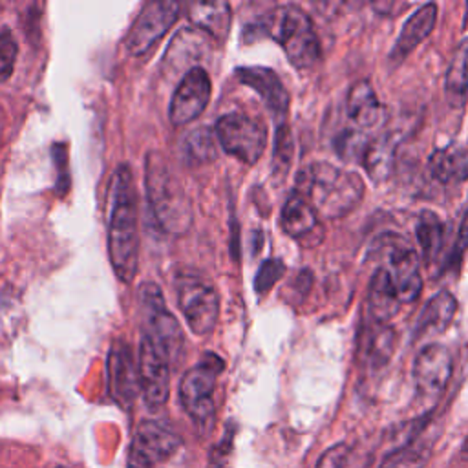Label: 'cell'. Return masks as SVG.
<instances>
[{"mask_svg": "<svg viewBox=\"0 0 468 468\" xmlns=\"http://www.w3.org/2000/svg\"><path fill=\"white\" fill-rule=\"evenodd\" d=\"M18 46L9 29L0 31V82L7 80L13 73Z\"/></svg>", "mask_w": 468, "mask_h": 468, "instance_id": "d6a6232c", "label": "cell"}, {"mask_svg": "<svg viewBox=\"0 0 468 468\" xmlns=\"http://www.w3.org/2000/svg\"><path fill=\"white\" fill-rule=\"evenodd\" d=\"M346 110H347V117L358 128H373L384 117V106L378 101L369 80H356L349 88Z\"/></svg>", "mask_w": 468, "mask_h": 468, "instance_id": "ac0fdd59", "label": "cell"}, {"mask_svg": "<svg viewBox=\"0 0 468 468\" xmlns=\"http://www.w3.org/2000/svg\"><path fill=\"white\" fill-rule=\"evenodd\" d=\"M282 229L294 239H307L314 230H318V214L314 208L300 196L291 194L282 208L280 216Z\"/></svg>", "mask_w": 468, "mask_h": 468, "instance_id": "44dd1931", "label": "cell"}, {"mask_svg": "<svg viewBox=\"0 0 468 468\" xmlns=\"http://www.w3.org/2000/svg\"><path fill=\"white\" fill-rule=\"evenodd\" d=\"M146 197L155 221L165 232L185 234L192 225V205L185 186L157 152L146 157Z\"/></svg>", "mask_w": 468, "mask_h": 468, "instance_id": "3957f363", "label": "cell"}, {"mask_svg": "<svg viewBox=\"0 0 468 468\" xmlns=\"http://www.w3.org/2000/svg\"><path fill=\"white\" fill-rule=\"evenodd\" d=\"M285 274V265L282 260H276V258H271V260H265L258 272H256V278H254V289L258 294H265L282 276Z\"/></svg>", "mask_w": 468, "mask_h": 468, "instance_id": "4dcf8cb0", "label": "cell"}, {"mask_svg": "<svg viewBox=\"0 0 468 468\" xmlns=\"http://www.w3.org/2000/svg\"><path fill=\"white\" fill-rule=\"evenodd\" d=\"M210 93H212V82L207 69L201 66L190 68L183 75V79L179 80L172 95V102L168 110L170 122L174 126H185L194 119H197L207 108L210 101Z\"/></svg>", "mask_w": 468, "mask_h": 468, "instance_id": "8fae6325", "label": "cell"}, {"mask_svg": "<svg viewBox=\"0 0 468 468\" xmlns=\"http://www.w3.org/2000/svg\"><path fill=\"white\" fill-rule=\"evenodd\" d=\"M367 143L369 141L358 130H346L335 139V150L342 159L358 161L364 159Z\"/></svg>", "mask_w": 468, "mask_h": 468, "instance_id": "f546056e", "label": "cell"}, {"mask_svg": "<svg viewBox=\"0 0 468 468\" xmlns=\"http://www.w3.org/2000/svg\"><path fill=\"white\" fill-rule=\"evenodd\" d=\"M468 249V210L459 225V232H457V241H455V247H453V252H452V260L450 261H457L461 258V254Z\"/></svg>", "mask_w": 468, "mask_h": 468, "instance_id": "d590c367", "label": "cell"}, {"mask_svg": "<svg viewBox=\"0 0 468 468\" xmlns=\"http://www.w3.org/2000/svg\"><path fill=\"white\" fill-rule=\"evenodd\" d=\"M442 239H444V230H442L441 219L431 212L420 214V219L417 223V241L420 245L422 258L428 263L437 260L442 249Z\"/></svg>", "mask_w": 468, "mask_h": 468, "instance_id": "83f0119b", "label": "cell"}, {"mask_svg": "<svg viewBox=\"0 0 468 468\" xmlns=\"http://www.w3.org/2000/svg\"><path fill=\"white\" fill-rule=\"evenodd\" d=\"M137 302L144 329L143 338L154 344L170 362H174L183 349L185 335L176 316L166 309L159 285L144 282L139 287Z\"/></svg>", "mask_w": 468, "mask_h": 468, "instance_id": "8992f818", "label": "cell"}, {"mask_svg": "<svg viewBox=\"0 0 468 468\" xmlns=\"http://www.w3.org/2000/svg\"><path fill=\"white\" fill-rule=\"evenodd\" d=\"M444 91L453 108H461L468 97V38H464L452 55L446 69Z\"/></svg>", "mask_w": 468, "mask_h": 468, "instance_id": "cb8c5ba5", "label": "cell"}, {"mask_svg": "<svg viewBox=\"0 0 468 468\" xmlns=\"http://www.w3.org/2000/svg\"><path fill=\"white\" fill-rule=\"evenodd\" d=\"M452 369V355L444 346H424L413 362V382L417 397L426 404L437 402L450 382Z\"/></svg>", "mask_w": 468, "mask_h": 468, "instance_id": "30bf717a", "label": "cell"}, {"mask_svg": "<svg viewBox=\"0 0 468 468\" xmlns=\"http://www.w3.org/2000/svg\"><path fill=\"white\" fill-rule=\"evenodd\" d=\"M349 453H351V450L347 444H344V442L333 444L320 455L316 468H346Z\"/></svg>", "mask_w": 468, "mask_h": 468, "instance_id": "836d02e7", "label": "cell"}, {"mask_svg": "<svg viewBox=\"0 0 468 468\" xmlns=\"http://www.w3.org/2000/svg\"><path fill=\"white\" fill-rule=\"evenodd\" d=\"M395 133H384L367 143L362 163L373 181H382L391 174L395 163Z\"/></svg>", "mask_w": 468, "mask_h": 468, "instance_id": "d4e9b609", "label": "cell"}, {"mask_svg": "<svg viewBox=\"0 0 468 468\" xmlns=\"http://www.w3.org/2000/svg\"><path fill=\"white\" fill-rule=\"evenodd\" d=\"M428 168L439 183H461L468 179V150L455 146L435 150L430 157Z\"/></svg>", "mask_w": 468, "mask_h": 468, "instance_id": "603a6c76", "label": "cell"}, {"mask_svg": "<svg viewBox=\"0 0 468 468\" xmlns=\"http://www.w3.org/2000/svg\"><path fill=\"white\" fill-rule=\"evenodd\" d=\"M176 291L188 327L199 336L210 335L219 318V298L212 283L197 272L181 271L176 278Z\"/></svg>", "mask_w": 468, "mask_h": 468, "instance_id": "52a82bcc", "label": "cell"}, {"mask_svg": "<svg viewBox=\"0 0 468 468\" xmlns=\"http://www.w3.org/2000/svg\"><path fill=\"white\" fill-rule=\"evenodd\" d=\"M292 157V137L287 126H280L274 139V172H287Z\"/></svg>", "mask_w": 468, "mask_h": 468, "instance_id": "1f68e13d", "label": "cell"}, {"mask_svg": "<svg viewBox=\"0 0 468 468\" xmlns=\"http://www.w3.org/2000/svg\"><path fill=\"white\" fill-rule=\"evenodd\" d=\"M108 384L112 397L124 408L132 406L139 391V373L132 349L126 342L115 340L108 353Z\"/></svg>", "mask_w": 468, "mask_h": 468, "instance_id": "5bb4252c", "label": "cell"}, {"mask_svg": "<svg viewBox=\"0 0 468 468\" xmlns=\"http://www.w3.org/2000/svg\"><path fill=\"white\" fill-rule=\"evenodd\" d=\"M236 77L239 82L252 88L276 117L285 115L289 108V93L272 69L263 66H243L236 69Z\"/></svg>", "mask_w": 468, "mask_h": 468, "instance_id": "9a60e30c", "label": "cell"}, {"mask_svg": "<svg viewBox=\"0 0 468 468\" xmlns=\"http://www.w3.org/2000/svg\"><path fill=\"white\" fill-rule=\"evenodd\" d=\"M53 157L57 161L58 168V181H57V188L58 192H68L69 186V177H68V155H66V148L64 144H55L53 146Z\"/></svg>", "mask_w": 468, "mask_h": 468, "instance_id": "e575fe53", "label": "cell"}, {"mask_svg": "<svg viewBox=\"0 0 468 468\" xmlns=\"http://www.w3.org/2000/svg\"><path fill=\"white\" fill-rule=\"evenodd\" d=\"M185 154L192 163H208L216 157V139L210 130L199 128L185 139Z\"/></svg>", "mask_w": 468, "mask_h": 468, "instance_id": "f1b7e54d", "label": "cell"}, {"mask_svg": "<svg viewBox=\"0 0 468 468\" xmlns=\"http://www.w3.org/2000/svg\"><path fill=\"white\" fill-rule=\"evenodd\" d=\"M399 307H400V302L389 272L384 267L377 269L369 282V291H367L369 316L377 324H388L399 313Z\"/></svg>", "mask_w": 468, "mask_h": 468, "instance_id": "d6986e66", "label": "cell"}, {"mask_svg": "<svg viewBox=\"0 0 468 468\" xmlns=\"http://www.w3.org/2000/svg\"><path fill=\"white\" fill-rule=\"evenodd\" d=\"M216 137L229 155L247 165H254L267 146L265 124L260 119L239 112L218 119Z\"/></svg>", "mask_w": 468, "mask_h": 468, "instance_id": "ba28073f", "label": "cell"}, {"mask_svg": "<svg viewBox=\"0 0 468 468\" xmlns=\"http://www.w3.org/2000/svg\"><path fill=\"white\" fill-rule=\"evenodd\" d=\"M179 11H181V4L177 2H168V0L146 2L124 38L126 51L133 57H139V55H144L148 49H152L166 35V31L176 24V20L179 18Z\"/></svg>", "mask_w": 468, "mask_h": 468, "instance_id": "9c48e42d", "label": "cell"}, {"mask_svg": "<svg viewBox=\"0 0 468 468\" xmlns=\"http://www.w3.org/2000/svg\"><path fill=\"white\" fill-rule=\"evenodd\" d=\"M170 360L146 338L139 344L137 373L139 389L144 404L150 410H161L170 391Z\"/></svg>", "mask_w": 468, "mask_h": 468, "instance_id": "7c38bea8", "label": "cell"}, {"mask_svg": "<svg viewBox=\"0 0 468 468\" xmlns=\"http://www.w3.org/2000/svg\"><path fill=\"white\" fill-rule=\"evenodd\" d=\"M395 347V333L388 324H377L375 327L367 331V338L364 342V353L366 360L373 367H382Z\"/></svg>", "mask_w": 468, "mask_h": 468, "instance_id": "484cf974", "label": "cell"}, {"mask_svg": "<svg viewBox=\"0 0 468 468\" xmlns=\"http://www.w3.org/2000/svg\"><path fill=\"white\" fill-rule=\"evenodd\" d=\"M428 457H430V446L422 442L417 435L411 441L402 442L400 446L391 450L384 457L380 468H424Z\"/></svg>", "mask_w": 468, "mask_h": 468, "instance_id": "4316f807", "label": "cell"}, {"mask_svg": "<svg viewBox=\"0 0 468 468\" xmlns=\"http://www.w3.org/2000/svg\"><path fill=\"white\" fill-rule=\"evenodd\" d=\"M179 435L161 420H143L130 446L137 448L152 464L168 459L179 448Z\"/></svg>", "mask_w": 468, "mask_h": 468, "instance_id": "2e32d148", "label": "cell"}, {"mask_svg": "<svg viewBox=\"0 0 468 468\" xmlns=\"http://www.w3.org/2000/svg\"><path fill=\"white\" fill-rule=\"evenodd\" d=\"M388 267H384L395 285L400 303H411L419 298L422 289V276L419 269L417 252L406 243H395L388 247Z\"/></svg>", "mask_w": 468, "mask_h": 468, "instance_id": "4fadbf2b", "label": "cell"}, {"mask_svg": "<svg viewBox=\"0 0 468 468\" xmlns=\"http://www.w3.org/2000/svg\"><path fill=\"white\" fill-rule=\"evenodd\" d=\"M296 194L314 208L318 218L338 219L360 203L364 197V181L355 172L316 161L298 172Z\"/></svg>", "mask_w": 468, "mask_h": 468, "instance_id": "7a4b0ae2", "label": "cell"}, {"mask_svg": "<svg viewBox=\"0 0 468 468\" xmlns=\"http://www.w3.org/2000/svg\"><path fill=\"white\" fill-rule=\"evenodd\" d=\"M261 29L285 51L298 69L313 68L320 60V40L313 20L296 5H280L267 13Z\"/></svg>", "mask_w": 468, "mask_h": 468, "instance_id": "277c9868", "label": "cell"}, {"mask_svg": "<svg viewBox=\"0 0 468 468\" xmlns=\"http://www.w3.org/2000/svg\"><path fill=\"white\" fill-rule=\"evenodd\" d=\"M223 371V360L214 353H205L199 364L190 367L179 384L183 410L196 428L207 431L214 424L216 404L214 389L218 375Z\"/></svg>", "mask_w": 468, "mask_h": 468, "instance_id": "5b68a950", "label": "cell"}, {"mask_svg": "<svg viewBox=\"0 0 468 468\" xmlns=\"http://www.w3.org/2000/svg\"><path fill=\"white\" fill-rule=\"evenodd\" d=\"M110 199L108 256L117 278L124 283H130L137 274L139 212L135 181L128 165L117 166L112 179Z\"/></svg>", "mask_w": 468, "mask_h": 468, "instance_id": "6da1fadb", "label": "cell"}, {"mask_svg": "<svg viewBox=\"0 0 468 468\" xmlns=\"http://www.w3.org/2000/svg\"><path fill=\"white\" fill-rule=\"evenodd\" d=\"M186 15L194 26L218 40H225L230 29L232 13L227 2H194L186 5Z\"/></svg>", "mask_w": 468, "mask_h": 468, "instance_id": "7402d4cb", "label": "cell"}, {"mask_svg": "<svg viewBox=\"0 0 468 468\" xmlns=\"http://www.w3.org/2000/svg\"><path fill=\"white\" fill-rule=\"evenodd\" d=\"M437 22V5L435 4H426L419 7L402 26L400 35L395 42V48L389 55L391 62L399 64L402 62L435 27Z\"/></svg>", "mask_w": 468, "mask_h": 468, "instance_id": "e0dca14e", "label": "cell"}, {"mask_svg": "<svg viewBox=\"0 0 468 468\" xmlns=\"http://www.w3.org/2000/svg\"><path fill=\"white\" fill-rule=\"evenodd\" d=\"M463 452H464V453H468V437H466V441H464V446H463Z\"/></svg>", "mask_w": 468, "mask_h": 468, "instance_id": "8d00e7d4", "label": "cell"}, {"mask_svg": "<svg viewBox=\"0 0 468 468\" xmlns=\"http://www.w3.org/2000/svg\"><path fill=\"white\" fill-rule=\"evenodd\" d=\"M455 313H457V300L453 298L452 292L441 291V292L433 294L426 302V305L422 307V311L417 318L415 336L420 338V336L442 333L452 324Z\"/></svg>", "mask_w": 468, "mask_h": 468, "instance_id": "ffe728a7", "label": "cell"}]
</instances>
